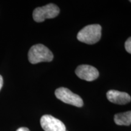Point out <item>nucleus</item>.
<instances>
[{
  "label": "nucleus",
  "instance_id": "5",
  "mask_svg": "<svg viewBox=\"0 0 131 131\" xmlns=\"http://www.w3.org/2000/svg\"><path fill=\"white\" fill-rule=\"evenodd\" d=\"M40 124L45 131H66L64 124L50 115L42 116L41 118Z\"/></svg>",
  "mask_w": 131,
  "mask_h": 131
},
{
  "label": "nucleus",
  "instance_id": "10",
  "mask_svg": "<svg viewBox=\"0 0 131 131\" xmlns=\"http://www.w3.org/2000/svg\"><path fill=\"white\" fill-rule=\"evenodd\" d=\"M16 131H30V130L28 128H27V127H20V128H19Z\"/></svg>",
  "mask_w": 131,
  "mask_h": 131
},
{
  "label": "nucleus",
  "instance_id": "8",
  "mask_svg": "<svg viewBox=\"0 0 131 131\" xmlns=\"http://www.w3.org/2000/svg\"><path fill=\"white\" fill-rule=\"evenodd\" d=\"M114 122L119 126H129L131 124V111L119 113L114 116Z\"/></svg>",
  "mask_w": 131,
  "mask_h": 131
},
{
  "label": "nucleus",
  "instance_id": "12",
  "mask_svg": "<svg viewBox=\"0 0 131 131\" xmlns=\"http://www.w3.org/2000/svg\"><path fill=\"white\" fill-rule=\"evenodd\" d=\"M130 1V3H131V0H130V1Z\"/></svg>",
  "mask_w": 131,
  "mask_h": 131
},
{
  "label": "nucleus",
  "instance_id": "13",
  "mask_svg": "<svg viewBox=\"0 0 131 131\" xmlns=\"http://www.w3.org/2000/svg\"><path fill=\"white\" fill-rule=\"evenodd\" d=\"M66 131H67V130H66Z\"/></svg>",
  "mask_w": 131,
  "mask_h": 131
},
{
  "label": "nucleus",
  "instance_id": "11",
  "mask_svg": "<svg viewBox=\"0 0 131 131\" xmlns=\"http://www.w3.org/2000/svg\"><path fill=\"white\" fill-rule=\"evenodd\" d=\"M3 84V79L2 77L0 75V90H1V88H2Z\"/></svg>",
  "mask_w": 131,
  "mask_h": 131
},
{
  "label": "nucleus",
  "instance_id": "7",
  "mask_svg": "<svg viewBox=\"0 0 131 131\" xmlns=\"http://www.w3.org/2000/svg\"><path fill=\"white\" fill-rule=\"evenodd\" d=\"M108 100L117 104H126L131 101V97L127 93L115 90H110L106 94Z\"/></svg>",
  "mask_w": 131,
  "mask_h": 131
},
{
  "label": "nucleus",
  "instance_id": "4",
  "mask_svg": "<svg viewBox=\"0 0 131 131\" xmlns=\"http://www.w3.org/2000/svg\"><path fill=\"white\" fill-rule=\"evenodd\" d=\"M55 94L58 99L66 104L78 107H81L83 106V101L82 98L79 95L70 91L68 88H58L55 91Z\"/></svg>",
  "mask_w": 131,
  "mask_h": 131
},
{
  "label": "nucleus",
  "instance_id": "3",
  "mask_svg": "<svg viewBox=\"0 0 131 131\" xmlns=\"http://www.w3.org/2000/svg\"><path fill=\"white\" fill-rule=\"evenodd\" d=\"M59 14L60 9L58 6L50 3L46 6L36 8L33 12V18L36 22L41 23L46 19L55 18Z\"/></svg>",
  "mask_w": 131,
  "mask_h": 131
},
{
  "label": "nucleus",
  "instance_id": "9",
  "mask_svg": "<svg viewBox=\"0 0 131 131\" xmlns=\"http://www.w3.org/2000/svg\"><path fill=\"white\" fill-rule=\"evenodd\" d=\"M126 50L129 53L131 54V37L129 38L125 42V45H124Z\"/></svg>",
  "mask_w": 131,
  "mask_h": 131
},
{
  "label": "nucleus",
  "instance_id": "6",
  "mask_svg": "<svg viewBox=\"0 0 131 131\" xmlns=\"http://www.w3.org/2000/svg\"><path fill=\"white\" fill-rule=\"evenodd\" d=\"M75 73L80 79L87 81H92L99 77L98 70L90 65H80L75 70Z\"/></svg>",
  "mask_w": 131,
  "mask_h": 131
},
{
  "label": "nucleus",
  "instance_id": "1",
  "mask_svg": "<svg viewBox=\"0 0 131 131\" xmlns=\"http://www.w3.org/2000/svg\"><path fill=\"white\" fill-rule=\"evenodd\" d=\"M101 27L99 24L86 26L77 34V39L80 41L88 45H94L100 40Z\"/></svg>",
  "mask_w": 131,
  "mask_h": 131
},
{
  "label": "nucleus",
  "instance_id": "2",
  "mask_svg": "<svg viewBox=\"0 0 131 131\" xmlns=\"http://www.w3.org/2000/svg\"><path fill=\"white\" fill-rule=\"evenodd\" d=\"M29 61L32 64L50 62L53 58L52 52L45 46L38 44L33 46L28 53Z\"/></svg>",
  "mask_w": 131,
  "mask_h": 131
}]
</instances>
